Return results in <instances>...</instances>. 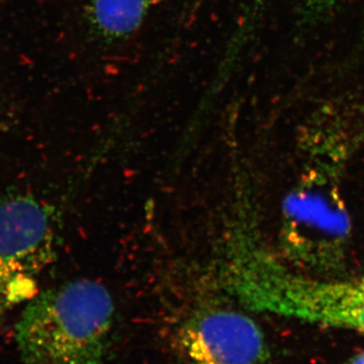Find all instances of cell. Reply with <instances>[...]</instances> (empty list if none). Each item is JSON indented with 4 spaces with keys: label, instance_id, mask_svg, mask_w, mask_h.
I'll list each match as a JSON object with an SVG mask.
<instances>
[{
    "label": "cell",
    "instance_id": "cell-1",
    "mask_svg": "<svg viewBox=\"0 0 364 364\" xmlns=\"http://www.w3.org/2000/svg\"><path fill=\"white\" fill-rule=\"evenodd\" d=\"M364 107L348 100L318 109L304 128L301 171L282 210V253L289 264L318 277H335L345 262L348 215L342 170L352 141L363 133Z\"/></svg>",
    "mask_w": 364,
    "mask_h": 364
},
{
    "label": "cell",
    "instance_id": "cell-6",
    "mask_svg": "<svg viewBox=\"0 0 364 364\" xmlns=\"http://www.w3.org/2000/svg\"><path fill=\"white\" fill-rule=\"evenodd\" d=\"M166 0H88L85 18L92 33L105 43L128 39Z\"/></svg>",
    "mask_w": 364,
    "mask_h": 364
},
{
    "label": "cell",
    "instance_id": "cell-7",
    "mask_svg": "<svg viewBox=\"0 0 364 364\" xmlns=\"http://www.w3.org/2000/svg\"><path fill=\"white\" fill-rule=\"evenodd\" d=\"M345 0H301L303 16L308 20H318L331 14Z\"/></svg>",
    "mask_w": 364,
    "mask_h": 364
},
{
    "label": "cell",
    "instance_id": "cell-4",
    "mask_svg": "<svg viewBox=\"0 0 364 364\" xmlns=\"http://www.w3.org/2000/svg\"><path fill=\"white\" fill-rule=\"evenodd\" d=\"M56 256L49 207L21 193L0 195V314L32 299Z\"/></svg>",
    "mask_w": 364,
    "mask_h": 364
},
{
    "label": "cell",
    "instance_id": "cell-5",
    "mask_svg": "<svg viewBox=\"0 0 364 364\" xmlns=\"http://www.w3.org/2000/svg\"><path fill=\"white\" fill-rule=\"evenodd\" d=\"M176 341L186 364H267L269 358L255 321L222 306H203L189 314Z\"/></svg>",
    "mask_w": 364,
    "mask_h": 364
},
{
    "label": "cell",
    "instance_id": "cell-2",
    "mask_svg": "<svg viewBox=\"0 0 364 364\" xmlns=\"http://www.w3.org/2000/svg\"><path fill=\"white\" fill-rule=\"evenodd\" d=\"M221 273L227 291L251 310L347 328L364 336V277L301 272L275 257L242 227L234 228L226 242Z\"/></svg>",
    "mask_w": 364,
    "mask_h": 364
},
{
    "label": "cell",
    "instance_id": "cell-8",
    "mask_svg": "<svg viewBox=\"0 0 364 364\" xmlns=\"http://www.w3.org/2000/svg\"><path fill=\"white\" fill-rule=\"evenodd\" d=\"M347 364H364V351L356 354L353 358L349 359Z\"/></svg>",
    "mask_w": 364,
    "mask_h": 364
},
{
    "label": "cell",
    "instance_id": "cell-3",
    "mask_svg": "<svg viewBox=\"0 0 364 364\" xmlns=\"http://www.w3.org/2000/svg\"><path fill=\"white\" fill-rule=\"evenodd\" d=\"M116 306L109 289L77 279L33 296L18 325L23 364H105Z\"/></svg>",
    "mask_w": 364,
    "mask_h": 364
}]
</instances>
